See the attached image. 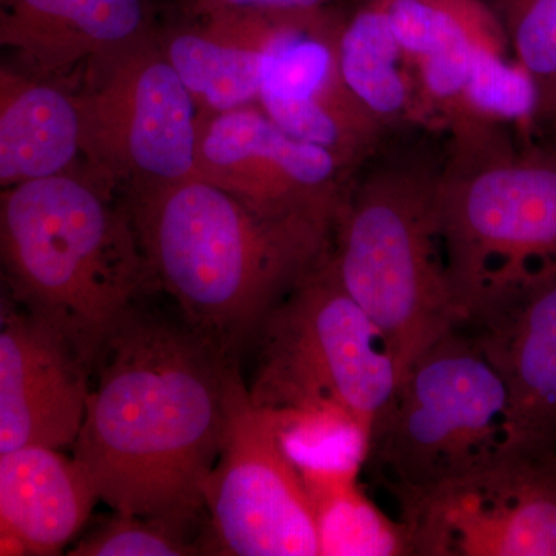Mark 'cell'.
<instances>
[{
    "mask_svg": "<svg viewBox=\"0 0 556 556\" xmlns=\"http://www.w3.org/2000/svg\"><path fill=\"white\" fill-rule=\"evenodd\" d=\"M73 459L113 514L190 530L228 427L240 364L201 342L181 318L137 308L98 358Z\"/></svg>",
    "mask_w": 556,
    "mask_h": 556,
    "instance_id": "1",
    "label": "cell"
},
{
    "mask_svg": "<svg viewBox=\"0 0 556 556\" xmlns=\"http://www.w3.org/2000/svg\"><path fill=\"white\" fill-rule=\"evenodd\" d=\"M127 207L148 280L229 364L331 248V225L262 214L197 177L131 190Z\"/></svg>",
    "mask_w": 556,
    "mask_h": 556,
    "instance_id": "2",
    "label": "cell"
},
{
    "mask_svg": "<svg viewBox=\"0 0 556 556\" xmlns=\"http://www.w3.org/2000/svg\"><path fill=\"white\" fill-rule=\"evenodd\" d=\"M0 277L90 372L149 281L129 207L76 169L0 189Z\"/></svg>",
    "mask_w": 556,
    "mask_h": 556,
    "instance_id": "3",
    "label": "cell"
},
{
    "mask_svg": "<svg viewBox=\"0 0 556 556\" xmlns=\"http://www.w3.org/2000/svg\"><path fill=\"white\" fill-rule=\"evenodd\" d=\"M500 124L456 116L438 206L460 325L556 281V156L518 152Z\"/></svg>",
    "mask_w": 556,
    "mask_h": 556,
    "instance_id": "4",
    "label": "cell"
},
{
    "mask_svg": "<svg viewBox=\"0 0 556 556\" xmlns=\"http://www.w3.org/2000/svg\"><path fill=\"white\" fill-rule=\"evenodd\" d=\"M438 181L439 169L420 164L376 167L350 179L332 229V268L386 334L399 379L460 325L448 283Z\"/></svg>",
    "mask_w": 556,
    "mask_h": 556,
    "instance_id": "5",
    "label": "cell"
},
{
    "mask_svg": "<svg viewBox=\"0 0 556 556\" xmlns=\"http://www.w3.org/2000/svg\"><path fill=\"white\" fill-rule=\"evenodd\" d=\"M506 412L503 380L457 327L399 379L390 404L372 424L365 468L401 506L500 456Z\"/></svg>",
    "mask_w": 556,
    "mask_h": 556,
    "instance_id": "6",
    "label": "cell"
},
{
    "mask_svg": "<svg viewBox=\"0 0 556 556\" xmlns=\"http://www.w3.org/2000/svg\"><path fill=\"white\" fill-rule=\"evenodd\" d=\"M251 345L255 407L336 405L371 430L397 387L386 334L342 287L329 251L274 306Z\"/></svg>",
    "mask_w": 556,
    "mask_h": 556,
    "instance_id": "7",
    "label": "cell"
},
{
    "mask_svg": "<svg viewBox=\"0 0 556 556\" xmlns=\"http://www.w3.org/2000/svg\"><path fill=\"white\" fill-rule=\"evenodd\" d=\"M75 94L80 159L91 178L131 192L195 177L199 105L159 35L91 73Z\"/></svg>",
    "mask_w": 556,
    "mask_h": 556,
    "instance_id": "8",
    "label": "cell"
},
{
    "mask_svg": "<svg viewBox=\"0 0 556 556\" xmlns=\"http://www.w3.org/2000/svg\"><path fill=\"white\" fill-rule=\"evenodd\" d=\"M203 554L318 556L313 508L298 468L278 444L241 372L230 391L225 441L204 490Z\"/></svg>",
    "mask_w": 556,
    "mask_h": 556,
    "instance_id": "9",
    "label": "cell"
},
{
    "mask_svg": "<svg viewBox=\"0 0 556 556\" xmlns=\"http://www.w3.org/2000/svg\"><path fill=\"white\" fill-rule=\"evenodd\" d=\"M401 510L415 555L556 556V457L501 453Z\"/></svg>",
    "mask_w": 556,
    "mask_h": 556,
    "instance_id": "10",
    "label": "cell"
},
{
    "mask_svg": "<svg viewBox=\"0 0 556 556\" xmlns=\"http://www.w3.org/2000/svg\"><path fill=\"white\" fill-rule=\"evenodd\" d=\"M350 172L334 153L281 130L258 104L200 113L195 177L262 214L334 229Z\"/></svg>",
    "mask_w": 556,
    "mask_h": 556,
    "instance_id": "11",
    "label": "cell"
},
{
    "mask_svg": "<svg viewBox=\"0 0 556 556\" xmlns=\"http://www.w3.org/2000/svg\"><path fill=\"white\" fill-rule=\"evenodd\" d=\"M340 25L331 10L285 17L265 53L257 104L281 130L354 169L375 148L383 124L343 83Z\"/></svg>",
    "mask_w": 556,
    "mask_h": 556,
    "instance_id": "12",
    "label": "cell"
},
{
    "mask_svg": "<svg viewBox=\"0 0 556 556\" xmlns=\"http://www.w3.org/2000/svg\"><path fill=\"white\" fill-rule=\"evenodd\" d=\"M155 35L152 0H0V60L70 90Z\"/></svg>",
    "mask_w": 556,
    "mask_h": 556,
    "instance_id": "13",
    "label": "cell"
},
{
    "mask_svg": "<svg viewBox=\"0 0 556 556\" xmlns=\"http://www.w3.org/2000/svg\"><path fill=\"white\" fill-rule=\"evenodd\" d=\"M460 328L506 388L501 453L556 457V281Z\"/></svg>",
    "mask_w": 556,
    "mask_h": 556,
    "instance_id": "14",
    "label": "cell"
},
{
    "mask_svg": "<svg viewBox=\"0 0 556 556\" xmlns=\"http://www.w3.org/2000/svg\"><path fill=\"white\" fill-rule=\"evenodd\" d=\"M90 375L56 331L20 311L0 331V453L73 447Z\"/></svg>",
    "mask_w": 556,
    "mask_h": 556,
    "instance_id": "15",
    "label": "cell"
},
{
    "mask_svg": "<svg viewBox=\"0 0 556 556\" xmlns=\"http://www.w3.org/2000/svg\"><path fill=\"white\" fill-rule=\"evenodd\" d=\"M97 503L83 468L61 450L0 453V556L62 554Z\"/></svg>",
    "mask_w": 556,
    "mask_h": 556,
    "instance_id": "16",
    "label": "cell"
},
{
    "mask_svg": "<svg viewBox=\"0 0 556 556\" xmlns=\"http://www.w3.org/2000/svg\"><path fill=\"white\" fill-rule=\"evenodd\" d=\"M75 91L0 60V189L76 169Z\"/></svg>",
    "mask_w": 556,
    "mask_h": 556,
    "instance_id": "17",
    "label": "cell"
},
{
    "mask_svg": "<svg viewBox=\"0 0 556 556\" xmlns=\"http://www.w3.org/2000/svg\"><path fill=\"white\" fill-rule=\"evenodd\" d=\"M338 61L348 90L380 124L408 115L413 102L405 67L408 56L379 0H369L340 25Z\"/></svg>",
    "mask_w": 556,
    "mask_h": 556,
    "instance_id": "18",
    "label": "cell"
},
{
    "mask_svg": "<svg viewBox=\"0 0 556 556\" xmlns=\"http://www.w3.org/2000/svg\"><path fill=\"white\" fill-rule=\"evenodd\" d=\"M164 56L192 94L200 113L257 104L266 49L181 28L160 38Z\"/></svg>",
    "mask_w": 556,
    "mask_h": 556,
    "instance_id": "19",
    "label": "cell"
},
{
    "mask_svg": "<svg viewBox=\"0 0 556 556\" xmlns=\"http://www.w3.org/2000/svg\"><path fill=\"white\" fill-rule=\"evenodd\" d=\"M300 478L313 508L318 556L415 555L408 526L383 514L361 479Z\"/></svg>",
    "mask_w": 556,
    "mask_h": 556,
    "instance_id": "20",
    "label": "cell"
},
{
    "mask_svg": "<svg viewBox=\"0 0 556 556\" xmlns=\"http://www.w3.org/2000/svg\"><path fill=\"white\" fill-rule=\"evenodd\" d=\"M260 408V407H258ZM265 409L278 444L300 477L320 475L361 479L371 430L336 405Z\"/></svg>",
    "mask_w": 556,
    "mask_h": 556,
    "instance_id": "21",
    "label": "cell"
},
{
    "mask_svg": "<svg viewBox=\"0 0 556 556\" xmlns=\"http://www.w3.org/2000/svg\"><path fill=\"white\" fill-rule=\"evenodd\" d=\"M391 30L415 62L482 39L504 40L503 28L481 0H379Z\"/></svg>",
    "mask_w": 556,
    "mask_h": 556,
    "instance_id": "22",
    "label": "cell"
},
{
    "mask_svg": "<svg viewBox=\"0 0 556 556\" xmlns=\"http://www.w3.org/2000/svg\"><path fill=\"white\" fill-rule=\"evenodd\" d=\"M503 42L484 40L475 47L470 73L453 116L485 123H525L541 108L535 79L519 62L503 56Z\"/></svg>",
    "mask_w": 556,
    "mask_h": 556,
    "instance_id": "23",
    "label": "cell"
},
{
    "mask_svg": "<svg viewBox=\"0 0 556 556\" xmlns=\"http://www.w3.org/2000/svg\"><path fill=\"white\" fill-rule=\"evenodd\" d=\"M504 36L535 79L541 105L556 108V0H500Z\"/></svg>",
    "mask_w": 556,
    "mask_h": 556,
    "instance_id": "24",
    "label": "cell"
},
{
    "mask_svg": "<svg viewBox=\"0 0 556 556\" xmlns=\"http://www.w3.org/2000/svg\"><path fill=\"white\" fill-rule=\"evenodd\" d=\"M189 530L155 518L115 514L79 540L72 556H189L201 555Z\"/></svg>",
    "mask_w": 556,
    "mask_h": 556,
    "instance_id": "25",
    "label": "cell"
},
{
    "mask_svg": "<svg viewBox=\"0 0 556 556\" xmlns=\"http://www.w3.org/2000/svg\"><path fill=\"white\" fill-rule=\"evenodd\" d=\"M338 0H189L197 17L214 11H249L273 17L311 16L331 10Z\"/></svg>",
    "mask_w": 556,
    "mask_h": 556,
    "instance_id": "26",
    "label": "cell"
},
{
    "mask_svg": "<svg viewBox=\"0 0 556 556\" xmlns=\"http://www.w3.org/2000/svg\"><path fill=\"white\" fill-rule=\"evenodd\" d=\"M21 306L17 305L16 299H14L13 292L5 283L2 277H0V331L5 328L11 318L20 313Z\"/></svg>",
    "mask_w": 556,
    "mask_h": 556,
    "instance_id": "27",
    "label": "cell"
}]
</instances>
